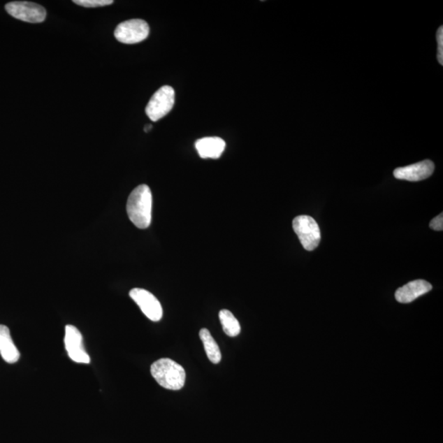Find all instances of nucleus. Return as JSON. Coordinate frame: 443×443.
<instances>
[{
  "mask_svg": "<svg viewBox=\"0 0 443 443\" xmlns=\"http://www.w3.org/2000/svg\"><path fill=\"white\" fill-rule=\"evenodd\" d=\"M294 232L300 240L301 245L306 251H314L321 241V233L317 221L312 217L300 215L294 219Z\"/></svg>",
  "mask_w": 443,
  "mask_h": 443,
  "instance_id": "7ed1b4c3",
  "label": "nucleus"
},
{
  "mask_svg": "<svg viewBox=\"0 0 443 443\" xmlns=\"http://www.w3.org/2000/svg\"><path fill=\"white\" fill-rule=\"evenodd\" d=\"M432 290L430 282L424 280L409 282V284L400 287L395 291V300L400 303H411L424 294Z\"/></svg>",
  "mask_w": 443,
  "mask_h": 443,
  "instance_id": "9d476101",
  "label": "nucleus"
},
{
  "mask_svg": "<svg viewBox=\"0 0 443 443\" xmlns=\"http://www.w3.org/2000/svg\"><path fill=\"white\" fill-rule=\"evenodd\" d=\"M150 372L153 378L164 388L177 391L185 384V370L177 362L168 358L153 363Z\"/></svg>",
  "mask_w": 443,
  "mask_h": 443,
  "instance_id": "f03ea898",
  "label": "nucleus"
},
{
  "mask_svg": "<svg viewBox=\"0 0 443 443\" xmlns=\"http://www.w3.org/2000/svg\"><path fill=\"white\" fill-rule=\"evenodd\" d=\"M225 147V141L217 136L201 138L196 143L197 152L202 159H219Z\"/></svg>",
  "mask_w": 443,
  "mask_h": 443,
  "instance_id": "9b49d317",
  "label": "nucleus"
},
{
  "mask_svg": "<svg viewBox=\"0 0 443 443\" xmlns=\"http://www.w3.org/2000/svg\"><path fill=\"white\" fill-rule=\"evenodd\" d=\"M0 355L8 364H14L20 358V352L13 341L9 328L3 324H0Z\"/></svg>",
  "mask_w": 443,
  "mask_h": 443,
  "instance_id": "f8f14e48",
  "label": "nucleus"
},
{
  "mask_svg": "<svg viewBox=\"0 0 443 443\" xmlns=\"http://www.w3.org/2000/svg\"><path fill=\"white\" fill-rule=\"evenodd\" d=\"M435 164L431 160L408 165V166L395 169L393 175L400 180L419 182L430 177L435 172Z\"/></svg>",
  "mask_w": 443,
  "mask_h": 443,
  "instance_id": "1a4fd4ad",
  "label": "nucleus"
},
{
  "mask_svg": "<svg viewBox=\"0 0 443 443\" xmlns=\"http://www.w3.org/2000/svg\"><path fill=\"white\" fill-rule=\"evenodd\" d=\"M150 34L148 23L143 20H131L121 22L115 31V38L121 43L131 45L140 43Z\"/></svg>",
  "mask_w": 443,
  "mask_h": 443,
  "instance_id": "39448f33",
  "label": "nucleus"
},
{
  "mask_svg": "<svg viewBox=\"0 0 443 443\" xmlns=\"http://www.w3.org/2000/svg\"><path fill=\"white\" fill-rule=\"evenodd\" d=\"M175 103V92L173 87L164 86L159 88L150 99L145 112L149 119L157 122L172 110Z\"/></svg>",
  "mask_w": 443,
  "mask_h": 443,
  "instance_id": "20e7f679",
  "label": "nucleus"
},
{
  "mask_svg": "<svg viewBox=\"0 0 443 443\" xmlns=\"http://www.w3.org/2000/svg\"><path fill=\"white\" fill-rule=\"evenodd\" d=\"M6 9L9 15L23 22L40 23L44 22L46 17L45 9L36 3L10 2L6 4Z\"/></svg>",
  "mask_w": 443,
  "mask_h": 443,
  "instance_id": "423d86ee",
  "label": "nucleus"
},
{
  "mask_svg": "<svg viewBox=\"0 0 443 443\" xmlns=\"http://www.w3.org/2000/svg\"><path fill=\"white\" fill-rule=\"evenodd\" d=\"M73 3L82 7L98 8L110 6L114 1L112 0H74Z\"/></svg>",
  "mask_w": 443,
  "mask_h": 443,
  "instance_id": "2eb2a0df",
  "label": "nucleus"
},
{
  "mask_svg": "<svg viewBox=\"0 0 443 443\" xmlns=\"http://www.w3.org/2000/svg\"><path fill=\"white\" fill-rule=\"evenodd\" d=\"M430 227L435 231L443 230V215L442 213L437 215L436 218L430 222Z\"/></svg>",
  "mask_w": 443,
  "mask_h": 443,
  "instance_id": "f3484780",
  "label": "nucleus"
},
{
  "mask_svg": "<svg viewBox=\"0 0 443 443\" xmlns=\"http://www.w3.org/2000/svg\"><path fill=\"white\" fill-rule=\"evenodd\" d=\"M131 298L138 305L141 311L149 319L158 322L163 317V308L159 300L143 289H134L129 293Z\"/></svg>",
  "mask_w": 443,
  "mask_h": 443,
  "instance_id": "6e6552de",
  "label": "nucleus"
},
{
  "mask_svg": "<svg viewBox=\"0 0 443 443\" xmlns=\"http://www.w3.org/2000/svg\"><path fill=\"white\" fill-rule=\"evenodd\" d=\"M152 129V125L148 124L145 126V133H148Z\"/></svg>",
  "mask_w": 443,
  "mask_h": 443,
  "instance_id": "a211bd4d",
  "label": "nucleus"
},
{
  "mask_svg": "<svg viewBox=\"0 0 443 443\" xmlns=\"http://www.w3.org/2000/svg\"><path fill=\"white\" fill-rule=\"evenodd\" d=\"M64 343L68 356L79 364H89L91 357L85 349L81 332L73 325H67L65 328Z\"/></svg>",
  "mask_w": 443,
  "mask_h": 443,
  "instance_id": "0eeeda50",
  "label": "nucleus"
},
{
  "mask_svg": "<svg viewBox=\"0 0 443 443\" xmlns=\"http://www.w3.org/2000/svg\"><path fill=\"white\" fill-rule=\"evenodd\" d=\"M437 60L441 65H443V27L438 28L437 32Z\"/></svg>",
  "mask_w": 443,
  "mask_h": 443,
  "instance_id": "dca6fc26",
  "label": "nucleus"
},
{
  "mask_svg": "<svg viewBox=\"0 0 443 443\" xmlns=\"http://www.w3.org/2000/svg\"><path fill=\"white\" fill-rule=\"evenodd\" d=\"M200 337L204 344L205 351L210 361L214 364H219L222 359V354L218 344L215 342L208 329L202 328Z\"/></svg>",
  "mask_w": 443,
  "mask_h": 443,
  "instance_id": "ddd939ff",
  "label": "nucleus"
},
{
  "mask_svg": "<svg viewBox=\"0 0 443 443\" xmlns=\"http://www.w3.org/2000/svg\"><path fill=\"white\" fill-rule=\"evenodd\" d=\"M126 212L136 228L145 229L152 224V193L147 185H140L131 191L126 203Z\"/></svg>",
  "mask_w": 443,
  "mask_h": 443,
  "instance_id": "f257e3e1",
  "label": "nucleus"
},
{
  "mask_svg": "<svg viewBox=\"0 0 443 443\" xmlns=\"http://www.w3.org/2000/svg\"><path fill=\"white\" fill-rule=\"evenodd\" d=\"M219 319L224 331L228 336L237 337L241 333V326H240L238 320L235 319L231 311L228 310H221Z\"/></svg>",
  "mask_w": 443,
  "mask_h": 443,
  "instance_id": "4468645a",
  "label": "nucleus"
}]
</instances>
